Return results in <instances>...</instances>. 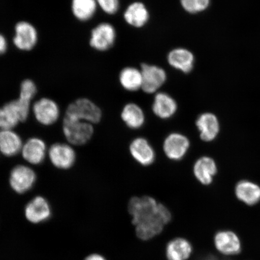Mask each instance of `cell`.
Here are the masks:
<instances>
[{
    "instance_id": "1",
    "label": "cell",
    "mask_w": 260,
    "mask_h": 260,
    "mask_svg": "<svg viewBox=\"0 0 260 260\" xmlns=\"http://www.w3.org/2000/svg\"><path fill=\"white\" fill-rule=\"evenodd\" d=\"M128 211L136 227V235L142 240H150L160 235L172 218L168 208L150 197L132 198L128 204Z\"/></svg>"
},
{
    "instance_id": "2",
    "label": "cell",
    "mask_w": 260,
    "mask_h": 260,
    "mask_svg": "<svg viewBox=\"0 0 260 260\" xmlns=\"http://www.w3.org/2000/svg\"><path fill=\"white\" fill-rule=\"evenodd\" d=\"M63 129L68 141L76 145L86 144L93 133V127L90 123L67 116L64 117Z\"/></svg>"
},
{
    "instance_id": "3",
    "label": "cell",
    "mask_w": 260,
    "mask_h": 260,
    "mask_svg": "<svg viewBox=\"0 0 260 260\" xmlns=\"http://www.w3.org/2000/svg\"><path fill=\"white\" fill-rule=\"evenodd\" d=\"M65 116L89 123H96L102 117V110L87 99L75 101L68 106Z\"/></svg>"
},
{
    "instance_id": "4",
    "label": "cell",
    "mask_w": 260,
    "mask_h": 260,
    "mask_svg": "<svg viewBox=\"0 0 260 260\" xmlns=\"http://www.w3.org/2000/svg\"><path fill=\"white\" fill-rule=\"evenodd\" d=\"M142 77V90L146 93L158 92L168 79L167 71L157 65L142 63L141 68Z\"/></svg>"
},
{
    "instance_id": "5",
    "label": "cell",
    "mask_w": 260,
    "mask_h": 260,
    "mask_svg": "<svg viewBox=\"0 0 260 260\" xmlns=\"http://www.w3.org/2000/svg\"><path fill=\"white\" fill-rule=\"evenodd\" d=\"M117 34L114 26L108 22H102L91 32L90 46L99 51H106L115 44Z\"/></svg>"
},
{
    "instance_id": "6",
    "label": "cell",
    "mask_w": 260,
    "mask_h": 260,
    "mask_svg": "<svg viewBox=\"0 0 260 260\" xmlns=\"http://www.w3.org/2000/svg\"><path fill=\"white\" fill-rule=\"evenodd\" d=\"M37 176L31 168L24 165H18L13 169L10 175V185L18 193H24L31 189Z\"/></svg>"
},
{
    "instance_id": "7",
    "label": "cell",
    "mask_w": 260,
    "mask_h": 260,
    "mask_svg": "<svg viewBox=\"0 0 260 260\" xmlns=\"http://www.w3.org/2000/svg\"><path fill=\"white\" fill-rule=\"evenodd\" d=\"M167 59L170 67L183 74L190 73L194 67V55L186 48L172 49L169 52Z\"/></svg>"
},
{
    "instance_id": "8",
    "label": "cell",
    "mask_w": 260,
    "mask_h": 260,
    "mask_svg": "<svg viewBox=\"0 0 260 260\" xmlns=\"http://www.w3.org/2000/svg\"><path fill=\"white\" fill-rule=\"evenodd\" d=\"M38 41V32L34 26L28 22L21 21L15 26L14 44L22 51H30Z\"/></svg>"
},
{
    "instance_id": "9",
    "label": "cell",
    "mask_w": 260,
    "mask_h": 260,
    "mask_svg": "<svg viewBox=\"0 0 260 260\" xmlns=\"http://www.w3.org/2000/svg\"><path fill=\"white\" fill-rule=\"evenodd\" d=\"M32 110L37 121L45 125L53 124L57 121L60 115L57 103L47 98H43L36 102Z\"/></svg>"
},
{
    "instance_id": "10",
    "label": "cell",
    "mask_w": 260,
    "mask_h": 260,
    "mask_svg": "<svg viewBox=\"0 0 260 260\" xmlns=\"http://www.w3.org/2000/svg\"><path fill=\"white\" fill-rule=\"evenodd\" d=\"M189 146V140L186 136L179 133H172L166 138L164 149L169 158L179 160L186 154Z\"/></svg>"
},
{
    "instance_id": "11",
    "label": "cell",
    "mask_w": 260,
    "mask_h": 260,
    "mask_svg": "<svg viewBox=\"0 0 260 260\" xmlns=\"http://www.w3.org/2000/svg\"><path fill=\"white\" fill-rule=\"evenodd\" d=\"M126 23L136 28H141L148 23L150 14L144 3L135 2L129 4L123 14Z\"/></svg>"
},
{
    "instance_id": "12",
    "label": "cell",
    "mask_w": 260,
    "mask_h": 260,
    "mask_svg": "<svg viewBox=\"0 0 260 260\" xmlns=\"http://www.w3.org/2000/svg\"><path fill=\"white\" fill-rule=\"evenodd\" d=\"M51 214L50 204L43 197H35L25 207V217L32 223L45 222L50 218Z\"/></svg>"
},
{
    "instance_id": "13",
    "label": "cell",
    "mask_w": 260,
    "mask_h": 260,
    "mask_svg": "<svg viewBox=\"0 0 260 260\" xmlns=\"http://www.w3.org/2000/svg\"><path fill=\"white\" fill-rule=\"evenodd\" d=\"M49 157L55 167L67 170L73 167L76 160V153L70 145L56 144L52 145L49 150Z\"/></svg>"
},
{
    "instance_id": "14",
    "label": "cell",
    "mask_w": 260,
    "mask_h": 260,
    "mask_svg": "<svg viewBox=\"0 0 260 260\" xmlns=\"http://www.w3.org/2000/svg\"><path fill=\"white\" fill-rule=\"evenodd\" d=\"M214 245L218 251L223 255L238 254L241 251V243L235 233L222 231L214 236Z\"/></svg>"
},
{
    "instance_id": "15",
    "label": "cell",
    "mask_w": 260,
    "mask_h": 260,
    "mask_svg": "<svg viewBox=\"0 0 260 260\" xmlns=\"http://www.w3.org/2000/svg\"><path fill=\"white\" fill-rule=\"evenodd\" d=\"M152 111L156 116L162 119H170L176 113L178 105L173 97L166 92L155 93Z\"/></svg>"
},
{
    "instance_id": "16",
    "label": "cell",
    "mask_w": 260,
    "mask_h": 260,
    "mask_svg": "<svg viewBox=\"0 0 260 260\" xmlns=\"http://www.w3.org/2000/svg\"><path fill=\"white\" fill-rule=\"evenodd\" d=\"M197 126L200 132L201 139L206 142L215 139L220 129L218 119L211 113H205L198 117Z\"/></svg>"
},
{
    "instance_id": "17",
    "label": "cell",
    "mask_w": 260,
    "mask_h": 260,
    "mask_svg": "<svg viewBox=\"0 0 260 260\" xmlns=\"http://www.w3.org/2000/svg\"><path fill=\"white\" fill-rule=\"evenodd\" d=\"M129 150L133 158L142 165H150L155 160L154 149L145 139H135L130 145Z\"/></svg>"
},
{
    "instance_id": "18",
    "label": "cell",
    "mask_w": 260,
    "mask_h": 260,
    "mask_svg": "<svg viewBox=\"0 0 260 260\" xmlns=\"http://www.w3.org/2000/svg\"><path fill=\"white\" fill-rule=\"evenodd\" d=\"M46 149V145L42 140L31 138L22 148V157L31 164H41L44 160Z\"/></svg>"
},
{
    "instance_id": "19",
    "label": "cell",
    "mask_w": 260,
    "mask_h": 260,
    "mask_svg": "<svg viewBox=\"0 0 260 260\" xmlns=\"http://www.w3.org/2000/svg\"><path fill=\"white\" fill-rule=\"evenodd\" d=\"M217 166L213 159L209 157H201L195 162L193 172L197 180L204 185H209L213 182L217 173Z\"/></svg>"
},
{
    "instance_id": "20",
    "label": "cell",
    "mask_w": 260,
    "mask_h": 260,
    "mask_svg": "<svg viewBox=\"0 0 260 260\" xmlns=\"http://www.w3.org/2000/svg\"><path fill=\"white\" fill-rule=\"evenodd\" d=\"M192 251V246L187 240L178 237L168 243L166 255L168 260H187Z\"/></svg>"
},
{
    "instance_id": "21",
    "label": "cell",
    "mask_w": 260,
    "mask_h": 260,
    "mask_svg": "<svg viewBox=\"0 0 260 260\" xmlns=\"http://www.w3.org/2000/svg\"><path fill=\"white\" fill-rule=\"evenodd\" d=\"M121 86L128 92H136L142 89V77L141 69L133 67L123 68L119 74Z\"/></svg>"
},
{
    "instance_id": "22",
    "label": "cell",
    "mask_w": 260,
    "mask_h": 260,
    "mask_svg": "<svg viewBox=\"0 0 260 260\" xmlns=\"http://www.w3.org/2000/svg\"><path fill=\"white\" fill-rule=\"evenodd\" d=\"M22 141L14 132L11 129L0 131V151L8 157L18 153L22 149Z\"/></svg>"
},
{
    "instance_id": "23",
    "label": "cell",
    "mask_w": 260,
    "mask_h": 260,
    "mask_svg": "<svg viewBox=\"0 0 260 260\" xmlns=\"http://www.w3.org/2000/svg\"><path fill=\"white\" fill-rule=\"evenodd\" d=\"M236 194L243 203L253 206L260 201V187L251 181H240L237 184Z\"/></svg>"
},
{
    "instance_id": "24",
    "label": "cell",
    "mask_w": 260,
    "mask_h": 260,
    "mask_svg": "<svg viewBox=\"0 0 260 260\" xmlns=\"http://www.w3.org/2000/svg\"><path fill=\"white\" fill-rule=\"evenodd\" d=\"M121 118L129 128L139 129L144 124L145 114L141 107L135 103H128L123 107Z\"/></svg>"
},
{
    "instance_id": "25",
    "label": "cell",
    "mask_w": 260,
    "mask_h": 260,
    "mask_svg": "<svg viewBox=\"0 0 260 260\" xmlns=\"http://www.w3.org/2000/svg\"><path fill=\"white\" fill-rule=\"evenodd\" d=\"M98 5L96 0H73L72 11L80 21L89 20L95 15Z\"/></svg>"
},
{
    "instance_id": "26",
    "label": "cell",
    "mask_w": 260,
    "mask_h": 260,
    "mask_svg": "<svg viewBox=\"0 0 260 260\" xmlns=\"http://www.w3.org/2000/svg\"><path fill=\"white\" fill-rule=\"evenodd\" d=\"M30 102L19 96L18 99L6 104L5 106L14 114L19 122H24L28 118Z\"/></svg>"
},
{
    "instance_id": "27",
    "label": "cell",
    "mask_w": 260,
    "mask_h": 260,
    "mask_svg": "<svg viewBox=\"0 0 260 260\" xmlns=\"http://www.w3.org/2000/svg\"><path fill=\"white\" fill-rule=\"evenodd\" d=\"M184 11L191 15L200 14L209 8L210 0H180Z\"/></svg>"
},
{
    "instance_id": "28",
    "label": "cell",
    "mask_w": 260,
    "mask_h": 260,
    "mask_svg": "<svg viewBox=\"0 0 260 260\" xmlns=\"http://www.w3.org/2000/svg\"><path fill=\"white\" fill-rule=\"evenodd\" d=\"M18 119L14 114L4 106L0 108V128L2 130L11 129L17 125Z\"/></svg>"
},
{
    "instance_id": "29",
    "label": "cell",
    "mask_w": 260,
    "mask_h": 260,
    "mask_svg": "<svg viewBox=\"0 0 260 260\" xmlns=\"http://www.w3.org/2000/svg\"><path fill=\"white\" fill-rule=\"evenodd\" d=\"M37 92V86L34 81L29 79L22 81L19 96L31 102Z\"/></svg>"
},
{
    "instance_id": "30",
    "label": "cell",
    "mask_w": 260,
    "mask_h": 260,
    "mask_svg": "<svg viewBox=\"0 0 260 260\" xmlns=\"http://www.w3.org/2000/svg\"><path fill=\"white\" fill-rule=\"evenodd\" d=\"M96 2L98 6L107 14L113 15L119 11V0H96Z\"/></svg>"
},
{
    "instance_id": "31",
    "label": "cell",
    "mask_w": 260,
    "mask_h": 260,
    "mask_svg": "<svg viewBox=\"0 0 260 260\" xmlns=\"http://www.w3.org/2000/svg\"><path fill=\"white\" fill-rule=\"evenodd\" d=\"M8 48V42L4 36L0 34V54L5 53Z\"/></svg>"
},
{
    "instance_id": "32",
    "label": "cell",
    "mask_w": 260,
    "mask_h": 260,
    "mask_svg": "<svg viewBox=\"0 0 260 260\" xmlns=\"http://www.w3.org/2000/svg\"><path fill=\"white\" fill-rule=\"evenodd\" d=\"M84 260H106L103 256L98 253H93V254L87 256Z\"/></svg>"
},
{
    "instance_id": "33",
    "label": "cell",
    "mask_w": 260,
    "mask_h": 260,
    "mask_svg": "<svg viewBox=\"0 0 260 260\" xmlns=\"http://www.w3.org/2000/svg\"><path fill=\"white\" fill-rule=\"evenodd\" d=\"M204 260H217L216 258L213 257V256H210V257H208Z\"/></svg>"
}]
</instances>
